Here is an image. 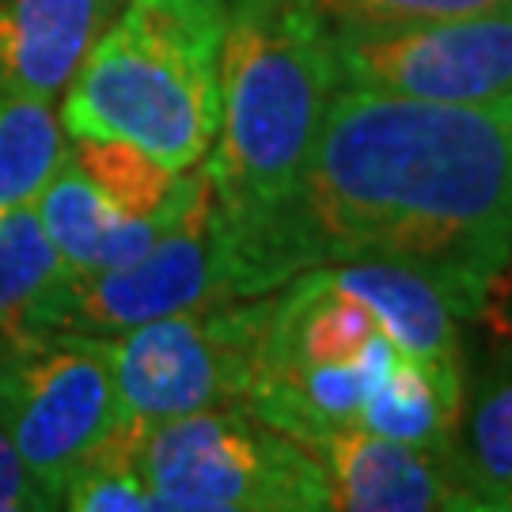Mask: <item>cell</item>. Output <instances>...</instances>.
Instances as JSON below:
<instances>
[{"label":"cell","mask_w":512,"mask_h":512,"mask_svg":"<svg viewBox=\"0 0 512 512\" xmlns=\"http://www.w3.org/2000/svg\"><path fill=\"white\" fill-rule=\"evenodd\" d=\"M349 258L418 270L463 323L486 315L512 262V99L338 88L293 202L232 255V285L262 296Z\"/></svg>","instance_id":"cell-1"},{"label":"cell","mask_w":512,"mask_h":512,"mask_svg":"<svg viewBox=\"0 0 512 512\" xmlns=\"http://www.w3.org/2000/svg\"><path fill=\"white\" fill-rule=\"evenodd\" d=\"M338 88L334 42L308 0H228L220 129L202 160L217 198L228 270L239 247L293 202Z\"/></svg>","instance_id":"cell-2"},{"label":"cell","mask_w":512,"mask_h":512,"mask_svg":"<svg viewBox=\"0 0 512 512\" xmlns=\"http://www.w3.org/2000/svg\"><path fill=\"white\" fill-rule=\"evenodd\" d=\"M228 0H126L65 88V137H114L171 171L198 167L220 129Z\"/></svg>","instance_id":"cell-3"},{"label":"cell","mask_w":512,"mask_h":512,"mask_svg":"<svg viewBox=\"0 0 512 512\" xmlns=\"http://www.w3.org/2000/svg\"><path fill=\"white\" fill-rule=\"evenodd\" d=\"M137 471L156 509L323 512L327 478L304 444L243 406H209L145 425Z\"/></svg>","instance_id":"cell-4"},{"label":"cell","mask_w":512,"mask_h":512,"mask_svg":"<svg viewBox=\"0 0 512 512\" xmlns=\"http://www.w3.org/2000/svg\"><path fill=\"white\" fill-rule=\"evenodd\" d=\"M0 421L50 509H61L76 467L122 421L110 338L8 330L0 338Z\"/></svg>","instance_id":"cell-5"},{"label":"cell","mask_w":512,"mask_h":512,"mask_svg":"<svg viewBox=\"0 0 512 512\" xmlns=\"http://www.w3.org/2000/svg\"><path fill=\"white\" fill-rule=\"evenodd\" d=\"M224 300L243 296L232 289L228 247L209 183L198 205L141 258L110 270H69L61 262L12 330H76L92 338H118L152 319Z\"/></svg>","instance_id":"cell-6"},{"label":"cell","mask_w":512,"mask_h":512,"mask_svg":"<svg viewBox=\"0 0 512 512\" xmlns=\"http://www.w3.org/2000/svg\"><path fill=\"white\" fill-rule=\"evenodd\" d=\"M274 293L175 311L110 338L122 414L133 421L183 418L209 406H243Z\"/></svg>","instance_id":"cell-7"},{"label":"cell","mask_w":512,"mask_h":512,"mask_svg":"<svg viewBox=\"0 0 512 512\" xmlns=\"http://www.w3.org/2000/svg\"><path fill=\"white\" fill-rule=\"evenodd\" d=\"M330 42L342 88L467 107L512 99V0L471 16L334 31Z\"/></svg>","instance_id":"cell-8"},{"label":"cell","mask_w":512,"mask_h":512,"mask_svg":"<svg viewBox=\"0 0 512 512\" xmlns=\"http://www.w3.org/2000/svg\"><path fill=\"white\" fill-rule=\"evenodd\" d=\"M327 478L330 509L346 512H482L456 448H421L361 425L300 440Z\"/></svg>","instance_id":"cell-9"},{"label":"cell","mask_w":512,"mask_h":512,"mask_svg":"<svg viewBox=\"0 0 512 512\" xmlns=\"http://www.w3.org/2000/svg\"><path fill=\"white\" fill-rule=\"evenodd\" d=\"M126 0H0V92L54 103Z\"/></svg>","instance_id":"cell-10"},{"label":"cell","mask_w":512,"mask_h":512,"mask_svg":"<svg viewBox=\"0 0 512 512\" xmlns=\"http://www.w3.org/2000/svg\"><path fill=\"white\" fill-rule=\"evenodd\" d=\"M323 270L338 289L357 296L372 311L380 330L403 353L421 357V361L463 357V338H459L463 319L425 274L399 266V262H384V258L323 262Z\"/></svg>","instance_id":"cell-11"},{"label":"cell","mask_w":512,"mask_h":512,"mask_svg":"<svg viewBox=\"0 0 512 512\" xmlns=\"http://www.w3.org/2000/svg\"><path fill=\"white\" fill-rule=\"evenodd\" d=\"M456 452L482 512H512V334H497L463 384Z\"/></svg>","instance_id":"cell-12"},{"label":"cell","mask_w":512,"mask_h":512,"mask_svg":"<svg viewBox=\"0 0 512 512\" xmlns=\"http://www.w3.org/2000/svg\"><path fill=\"white\" fill-rule=\"evenodd\" d=\"M463 414V357L421 361L403 353L361 410V429L421 448H456Z\"/></svg>","instance_id":"cell-13"},{"label":"cell","mask_w":512,"mask_h":512,"mask_svg":"<svg viewBox=\"0 0 512 512\" xmlns=\"http://www.w3.org/2000/svg\"><path fill=\"white\" fill-rule=\"evenodd\" d=\"M65 148L69 137L54 103L0 92V213L35 205Z\"/></svg>","instance_id":"cell-14"},{"label":"cell","mask_w":512,"mask_h":512,"mask_svg":"<svg viewBox=\"0 0 512 512\" xmlns=\"http://www.w3.org/2000/svg\"><path fill=\"white\" fill-rule=\"evenodd\" d=\"M69 156L129 217L160 213L179 179V171L152 160L145 148L114 141V137H76L69 141Z\"/></svg>","instance_id":"cell-15"},{"label":"cell","mask_w":512,"mask_h":512,"mask_svg":"<svg viewBox=\"0 0 512 512\" xmlns=\"http://www.w3.org/2000/svg\"><path fill=\"white\" fill-rule=\"evenodd\" d=\"M61 270L54 243L46 236L35 205L0 213V338L19 323L23 308Z\"/></svg>","instance_id":"cell-16"},{"label":"cell","mask_w":512,"mask_h":512,"mask_svg":"<svg viewBox=\"0 0 512 512\" xmlns=\"http://www.w3.org/2000/svg\"><path fill=\"white\" fill-rule=\"evenodd\" d=\"M311 12L327 23V31L353 27H391V23H418V19L471 16L494 8L501 0H308Z\"/></svg>","instance_id":"cell-17"}]
</instances>
